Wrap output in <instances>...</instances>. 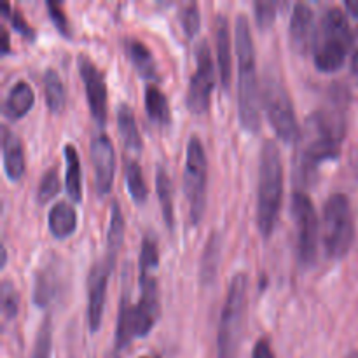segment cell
Listing matches in <instances>:
<instances>
[{
	"mask_svg": "<svg viewBox=\"0 0 358 358\" xmlns=\"http://www.w3.org/2000/svg\"><path fill=\"white\" fill-rule=\"evenodd\" d=\"M346 358H358V352H352L350 355H346Z\"/></svg>",
	"mask_w": 358,
	"mask_h": 358,
	"instance_id": "b9f144b4",
	"label": "cell"
},
{
	"mask_svg": "<svg viewBox=\"0 0 358 358\" xmlns=\"http://www.w3.org/2000/svg\"><path fill=\"white\" fill-rule=\"evenodd\" d=\"M208 187V159L199 136L192 135L187 142L184 168V192L189 203V219L192 226L199 224L206 208Z\"/></svg>",
	"mask_w": 358,
	"mask_h": 358,
	"instance_id": "52a82bcc",
	"label": "cell"
},
{
	"mask_svg": "<svg viewBox=\"0 0 358 358\" xmlns=\"http://www.w3.org/2000/svg\"><path fill=\"white\" fill-rule=\"evenodd\" d=\"M114 264L115 262L105 255L101 261L94 262L87 276V324H90L91 332H96L101 325L108 275Z\"/></svg>",
	"mask_w": 358,
	"mask_h": 358,
	"instance_id": "30bf717a",
	"label": "cell"
},
{
	"mask_svg": "<svg viewBox=\"0 0 358 358\" xmlns=\"http://www.w3.org/2000/svg\"><path fill=\"white\" fill-rule=\"evenodd\" d=\"M52 348V325L51 318L45 317L37 331V338L34 343V352L31 358H51Z\"/></svg>",
	"mask_w": 358,
	"mask_h": 358,
	"instance_id": "f546056e",
	"label": "cell"
},
{
	"mask_svg": "<svg viewBox=\"0 0 358 358\" xmlns=\"http://www.w3.org/2000/svg\"><path fill=\"white\" fill-rule=\"evenodd\" d=\"M133 338H136L135 306L129 301V296L124 294L121 299V306H119L117 327H115V353H119L124 346H128Z\"/></svg>",
	"mask_w": 358,
	"mask_h": 358,
	"instance_id": "7402d4cb",
	"label": "cell"
},
{
	"mask_svg": "<svg viewBox=\"0 0 358 358\" xmlns=\"http://www.w3.org/2000/svg\"><path fill=\"white\" fill-rule=\"evenodd\" d=\"M220 259H222V236H220L219 231H213L206 240L201 261H199V282L203 285H210V283L215 282Z\"/></svg>",
	"mask_w": 358,
	"mask_h": 358,
	"instance_id": "d6986e66",
	"label": "cell"
},
{
	"mask_svg": "<svg viewBox=\"0 0 358 358\" xmlns=\"http://www.w3.org/2000/svg\"><path fill=\"white\" fill-rule=\"evenodd\" d=\"M145 108L149 112V117L156 121L157 124L170 122L171 114L168 96L157 84H147L145 86Z\"/></svg>",
	"mask_w": 358,
	"mask_h": 358,
	"instance_id": "484cf974",
	"label": "cell"
},
{
	"mask_svg": "<svg viewBox=\"0 0 358 358\" xmlns=\"http://www.w3.org/2000/svg\"><path fill=\"white\" fill-rule=\"evenodd\" d=\"M124 178H126V187H128L129 196L135 203H143L147 198V189L145 180H143V173L140 164L136 163L133 157H128L124 161Z\"/></svg>",
	"mask_w": 358,
	"mask_h": 358,
	"instance_id": "f1b7e54d",
	"label": "cell"
},
{
	"mask_svg": "<svg viewBox=\"0 0 358 358\" xmlns=\"http://www.w3.org/2000/svg\"><path fill=\"white\" fill-rule=\"evenodd\" d=\"M215 42H217V62H219L220 83L224 90L231 84V37L229 21L224 14H219L215 20Z\"/></svg>",
	"mask_w": 358,
	"mask_h": 358,
	"instance_id": "ac0fdd59",
	"label": "cell"
},
{
	"mask_svg": "<svg viewBox=\"0 0 358 358\" xmlns=\"http://www.w3.org/2000/svg\"><path fill=\"white\" fill-rule=\"evenodd\" d=\"M140 358H154V357H140Z\"/></svg>",
	"mask_w": 358,
	"mask_h": 358,
	"instance_id": "ee69618b",
	"label": "cell"
},
{
	"mask_svg": "<svg viewBox=\"0 0 358 358\" xmlns=\"http://www.w3.org/2000/svg\"><path fill=\"white\" fill-rule=\"evenodd\" d=\"M42 83H44L45 105L52 112H62L66 103V91L59 73L49 66V69H45L44 76H42Z\"/></svg>",
	"mask_w": 358,
	"mask_h": 358,
	"instance_id": "4316f807",
	"label": "cell"
},
{
	"mask_svg": "<svg viewBox=\"0 0 358 358\" xmlns=\"http://www.w3.org/2000/svg\"><path fill=\"white\" fill-rule=\"evenodd\" d=\"M283 194L282 154L275 140H266L261 149L259 163V198L257 227L264 238L271 236L276 226Z\"/></svg>",
	"mask_w": 358,
	"mask_h": 358,
	"instance_id": "7a4b0ae2",
	"label": "cell"
},
{
	"mask_svg": "<svg viewBox=\"0 0 358 358\" xmlns=\"http://www.w3.org/2000/svg\"><path fill=\"white\" fill-rule=\"evenodd\" d=\"M122 238H124V217H122L121 208H119L117 201H112L110 205V222H108L107 229V257L115 262L117 252L122 245Z\"/></svg>",
	"mask_w": 358,
	"mask_h": 358,
	"instance_id": "83f0119b",
	"label": "cell"
},
{
	"mask_svg": "<svg viewBox=\"0 0 358 358\" xmlns=\"http://www.w3.org/2000/svg\"><path fill=\"white\" fill-rule=\"evenodd\" d=\"M2 157L3 171L13 182L20 180L24 173V152L20 138L7 126L2 128Z\"/></svg>",
	"mask_w": 358,
	"mask_h": 358,
	"instance_id": "2e32d148",
	"label": "cell"
},
{
	"mask_svg": "<svg viewBox=\"0 0 358 358\" xmlns=\"http://www.w3.org/2000/svg\"><path fill=\"white\" fill-rule=\"evenodd\" d=\"M262 103H264L266 114L276 135L287 143H296L301 140V128L297 124L294 103L287 91L285 84L275 76L266 73L264 84H262Z\"/></svg>",
	"mask_w": 358,
	"mask_h": 358,
	"instance_id": "8992f818",
	"label": "cell"
},
{
	"mask_svg": "<svg viewBox=\"0 0 358 358\" xmlns=\"http://www.w3.org/2000/svg\"><path fill=\"white\" fill-rule=\"evenodd\" d=\"M236 52H238V115L248 131L261 128V94H259L257 72H255V48L252 41L250 21L245 13L236 16Z\"/></svg>",
	"mask_w": 358,
	"mask_h": 358,
	"instance_id": "6da1fadb",
	"label": "cell"
},
{
	"mask_svg": "<svg viewBox=\"0 0 358 358\" xmlns=\"http://www.w3.org/2000/svg\"><path fill=\"white\" fill-rule=\"evenodd\" d=\"M353 69H355V72L358 73V35L355 38V56H353Z\"/></svg>",
	"mask_w": 358,
	"mask_h": 358,
	"instance_id": "60d3db41",
	"label": "cell"
},
{
	"mask_svg": "<svg viewBox=\"0 0 358 358\" xmlns=\"http://www.w3.org/2000/svg\"><path fill=\"white\" fill-rule=\"evenodd\" d=\"M59 191V175L58 168L51 166L49 170L44 171V175L41 177V182H38L37 187V201L45 203L49 199L55 198Z\"/></svg>",
	"mask_w": 358,
	"mask_h": 358,
	"instance_id": "1f68e13d",
	"label": "cell"
},
{
	"mask_svg": "<svg viewBox=\"0 0 358 358\" xmlns=\"http://www.w3.org/2000/svg\"><path fill=\"white\" fill-rule=\"evenodd\" d=\"M2 52H9V35H7L6 28H2Z\"/></svg>",
	"mask_w": 358,
	"mask_h": 358,
	"instance_id": "ab89813d",
	"label": "cell"
},
{
	"mask_svg": "<svg viewBox=\"0 0 358 358\" xmlns=\"http://www.w3.org/2000/svg\"><path fill=\"white\" fill-rule=\"evenodd\" d=\"M292 217L297 227V257L301 264L311 266L318 254V215L310 196L303 191L294 192Z\"/></svg>",
	"mask_w": 358,
	"mask_h": 358,
	"instance_id": "ba28073f",
	"label": "cell"
},
{
	"mask_svg": "<svg viewBox=\"0 0 358 358\" xmlns=\"http://www.w3.org/2000/svg\"><path fill=\"white\" fill-rule=\"evenodd\" d=\"M45 7H48L49 16H51L52 23L56 24V28H58L59 34L66 35V37H69V35H70L69 20H66L65 13H63L62 6H59L58 2H55V0H48V2H45Z\"/></svg>",
	"mask_w": 358,
	"mask_h": 358,
	"instance_id": "d590c367",
	"label": "cell"
},
{
	"mask_svg": "<svg viewBox=\"0 0 358 358\" xmlns=\"http://www.w3.org/2000/svg\"><path fill=\"white\" fill-rule=\"evenodd\" d=\"M159 255H157V245L150 236L142 240L140 247V275H152L154 269L157 268Z\"/></svg>",
	"mask_w": 358,
	"mask_h": 358,
	"instance_id": "d6a6232c",
	"label": "cell"
},
{
	"mask_svg": "<svg viewBox=\"0 0 358 358\" xmlns=\"http://www.w3.org/2000/svg\"><path fill=\"white\" fill-rule=\"evenodd\" d=\"M110 358H119V353H114V355H112Z\"/></svg>",
	"mask_w": 358,
	"mask_h": 358,
	"instance_id": "7bdbcfd3",
	"label": "cell"
},
{
	"mask_svg": "<svg viewBox=\"0 0 358 358\" xmlns=\"http://www.w3.org/2000/svg\"><path fill=\"white\" fill-rule=\"evenodd\" d=\"M322 222L325 254L331 259L345 257L355 240V224L350 199L341 192L329 196L324 205Z\"/></svg>",
	"mask_w": 358,
	"mask_h": 358,
	"instance_id": "5b68a950",
	"label": "cell"
},
{
	"mask_svg": "<svg viewBox=\"0 0 358 358\" xmlns=\"http://www.w3.org/2000/svg\"><path fill=\"white\" fill-rule=\"evenodd\" d=\"M49 231L55 238H66L76 231L77 227V213L73 206L66 201H58L48 215Z\"/></svg>",
	"mask_w": 358,
	"mask_h": 358,
	"instance_id": "44dd1931",
	"label": "cell"
},
{
	"mask_svg": "<svg viewBox=\"0 0 358 358\" xmlns=\"http://www.w3.org/2000/svg\"><path fill=\"white\" fill-rule=\"evenodd\" d=\"M215 84V70H213L212 52L206 38L199 41L196 48V70L189 80L187 107L194 114H203L210 107V94Z\"/></svg>",
	"mask_w": 358,
	"mask_h": 358,
	"instance_id": "9c48e42d",
	"label": "cell"
},
{
	"mask_svg": "<svg viewBox=\"0 0 358 358\" xmlns=\"http://www.w3.org/2000/svg\"><path fill=\"white\" fill-rule=\"evenodd\" d=\"M276 9H278V3L276 2H271V0H257L254 3V10L255 21H257L259 27L268 28L275 21Z\"/></svg>",
	"mask_w": 358,
	"mask_h": 358,
	"instance_id": "e575fe53",
	"label": "cell"
},
{
	"mask_svg": "<svg viewBox=\"0 0 358 358\" xmlns=\"http://www.w3.org/2000/svg\"><path fill=\"white\" fill-rule=\"evenodd\" d=\"M346 9L350 10V14L358 17V0H348V2H346Z\"/></svg>",
	"mask_w": 358,
	"mask_h": 358,
	"instance_id": "f35d334b",
	"label": "cell"
},
{
	"mask_svg": "<svg viewBox=\"0 0 358 358\" xmlns=\"http://www.w3.org/2000/svg\"><path fill=\"white\" fill-rule=\"evenodd\" d=\"M156 192L159 196V205L163 210L164 222L170 229H173L175 213H173V187H171V178L168 175L166 168L163 164H157L156 168Z\"/></svg>",
	"mask_w": 358,
	"mask_h": 358,
	"instance_id": "d4e9b609",
	"label": "cell"
},
{
	"mask_svg": "<svg viewBox=\"0 0 358 358\" xmlns=\"http://www.w3.org/2000/svg\"><path fill=\"white\" fill-rule=\"evenodd\" d=\"M117 129L124 142L126 149L140 150L142 149V136H140L138 126H136L135 115L128 103L117 105Z\"/></svg>",
	"mask_w": 358,
	"mask_h": 358,
	"instance_id": "cb8c5ba5",
	"label": "cell"
},
{
	"mask_svg": "<svg viewBox=\"0 0 358 358\" xmlns=\"http://www.w3.org/2000/svg\"><path fill=\"white\" fill-rule=\"evenodd\" d=\"M318 37L315 13L308 3L297 2L290 16V41L299 52H308L315 49Z\"/></svg>",
	"mask_w": 358,
	"mask_h": 358,
	"instance_id": "5bb4252c",
	"label": "cell"
},
{
	"mask_svg": "<svg viewBox=\"0 0 358 358\" xmlns=\"http://www.w3.org/2000/svg\"><path fill=\"white\" fill-rule=\"evenodd\" d=\"M35 101V93L27 80H16L10 86L6 100H3L2 112L9 119H20L27 114Z\"/></svg>",
	"mask_w": 358,
	"mask_h": 358,
	"instance_id": "e0dca14e",
	"label": "cell"
},
{
	"mask_svg": "<svg viewBox=\"0 0 358 358\" xmlns=\"http://www.w3.org/2000/svg\"><path fill=\"white\" fill-rule=\"evenodd\" d=\"M91 163L94 168V187L100 196L108 194L115 171V154L110 138L98 133L91 138Z\"/></svg>",
	"mask_w": 358,
	"mask_h": 358,
	"instance_id": "7c38bea8",
	"label": "cell"
},
{
	"mask_svg": "<svg viewBox=\"0 0 358 358\" xmlns=\"http://www.w3.org/2000/svg\"><path fill=\"white\" fill-rule=\"evenodd\" d=\"M180 23L184 27V31L192 37L198 34L199 24H201V14H199V7L196 2H189L182 6L180 9Z\"/></svg>",
	"mask_w": 358,
	"mask_h": 358,
	"instance_id": "836d02e7",
	"label": "cell"
},
{
	"mask_svg": "<svg viewBox=\"0 0 358 358\" xmlns=\"http://www.w3.org/2000/svg\"><path fill=\"white\" fill-rule=\"evenodd\" d=\"M77 66H79L80 79L86 90L91 114L96 119L98 124H103L107 119V84H105L103 73L87 55L77 56Z\"/></svg>",
	"mask_w": 358,
	"mask_h": 358,
	"instance_id": "8fae6325",
	"label": "cell"
},
{
	"mask_svg": "<svg viewBox=\"0 0 358 358\" xmlns=\"http://www.w3.org/2000/svg\"><path fill=\"white\" fill-rule=\"evenodd\" d=\"M159 313L157 282L152 275H140V301L135 304L136 338H143L156 324Z\"/></svg>",
	"mask_w": 358,
	"mask_h": 358,
	"instance_id": "4fadbf2b",
	"label": "cell"
},
{
	"mask_svg": "<svg viewBox=\"0 0 358 358\" xmlns=\"http://www.w3.org/2000/svg\"><path fill=\"white\" fill-rule=\"evenodd\" d=\"M9 17H10V23H13V27L16 28V30L20 31V34H23L24 37H28V38H34L35 37L34 28H31L30 24H28V21L24 20L23 16H21L20 10L14 9L13 13H9Z\"/></svg>",
	"mask_w": 358,
	"mask_h": 358,
	"instance_id": "8d00e7d4",
	"label": "cell"
},
{
	"mask_svg": "<svg viewBox=\"0 0 358 358\" xmlns=\"http://www.w3.org/2000/svg\"><path fill=\"white\" fill-rule=\"evenodd\" d=\"M247 294L248 276L245 273H238L231 280L220 313L217 358H238L247 311Z\"/></svg>",
	"mask_w": 358,
	"mask_h": 358,
	"instance_id": "277c9868",
	"label": "cell"
},
{
	"mask_svg": "<svg viewBox=\"0 0 358 358\" xmlns=\"http://www.w3.org/2000/svg\"><path fill=\"white\" fill-rule=\"evenodd\" d=\"M59 285H62V275H59V266H56L55 259L44 261L38 266L35 273L34 282V303L38 308H45L55 301L58 296Z\"/></svg>",
	"mask_w": 358,
	"mask_h": 358,
	"instance_id": "9a60e30c",
	"label": "cell"
},
{
	"mask_svg": "<svg viewBox=\"0 0 358 358\" xmlns=\"http://www.w3.org/2000/svg\"><path fill=\"white\" fill-rule=\"evenodd\" d=\"M353 35L348 20L339 7H329L324 13L315 44V65L324 72H334L345 63Z\"/></svg>",
	"mask_w": 358,
	"mask_h": 358,
	"instance_id": "3957f363",
	"label": "cell"
},
{
	"mask_svg": "<svg viewBox=\"0 0 358 358\" xmlns=\"http://www.w3.org/2000/svg\"><path fill=\"white\" fill-rule=\"evenodd\" d=\"M65 185L66 192H69L70 198L76 203H79L83 199V175H80V161L77 149L72 143H66L65 145Z\"/></svg>",
	"mask_w": 358,
	"mask_h": 358,
	"instance_id": "603a6c76",
	"label": "cell"
},
{
	"mask_svg": "<svg viewBox=\"0 0 358 358\" xmlns=\"http://www.w3.org/2000/svg\"><path fill=\"white\" fill-rule=\"evenodd\" d=\"M252 358H276L268 339L261 338L257 343H255L254 352H252Z\"/></svg>",
	"mask_w": 358,
	"mask_h": 358,
	"instance_id": "74e56055",
	"label": "cell"
},
{
	"mask_svg": "<svg viewBox=\"0 0 358 358\" xmlns=\"http://www.w3.org/2000/svg\"><path fill=\"white\" fill-rule=\"evenodd\" d=\"M0 306H2L3 320H13L16 317L17 306H20V294L9 280H3L0 285Z\"/></svg>",
	"mask_w": 358,
	"mask_h": 358,
	"instance_id": "4dcf8cb0",
	"label": "cell"
},
{
	"mask_svg": "<svg viewBox=\"0 0 358 358\" xmlns=\"http://www.w3.org/2000/svg\"><path fill=\"white\" fill-rule=\"evenodd\" d=\"M124 51L128 55L129 62L136 69V72L145 79H156L157 69H156V59H154L152 52L147 48L145 42L138 41V38H126L124 41Z\"/></svg>",
	"mask_w": 358,
	"mask_h": 358,
	"instance_id": "ffe728a7",
	"label": "cell"
}]
</instances>
